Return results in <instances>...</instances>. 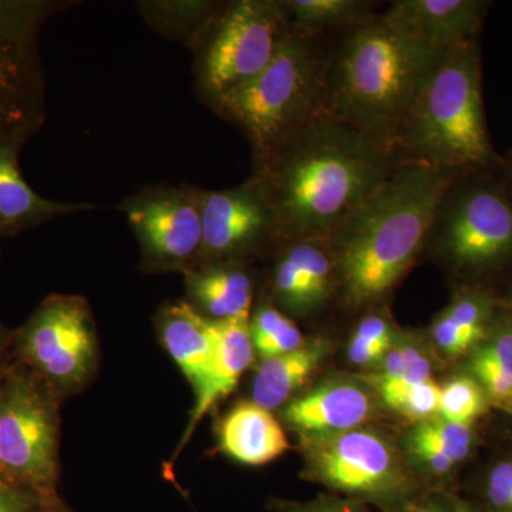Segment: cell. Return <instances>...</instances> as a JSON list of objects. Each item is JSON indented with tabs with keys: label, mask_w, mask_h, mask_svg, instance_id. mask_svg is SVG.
<instances>
[{
	"label": "cell",
	"mask_w": 512,
	"mask_h": 512,
	"mask_svg": "<svg viewBox=\"0 0 512 512\" xmlns=\"http://www.w3.org/2000/svg\"><path fill=\"white\" fill-rule=\"evenodd\" d=\"M249 332L255 353L261 359L295 352L306 343L298 326L272 305L256 309L249 318Z\"/></svg>",
	"instance_id": "cell-28"
},
{
	"label": "cell",
	"mask_w": 512,
	"mask_h": 512,
	"mask_svg": "<svg viewBox=\"0 0 512 512\" xmlns=\"http://www.w3.org/2000/svg\"><path fill=\"white\" fill-rule=\"evenodd\" d=\"M43 500L33 491L0 481V512H33Z\"/></svg>",
	"instance_id": "cell-34"
},
{
	"label": "cell",
	"mask_w": 512,
	"mask_h": 512,
	"mask_svg": "<svg viewBox=\"0 0 512 512\" xmlns=\"http://www.w3.org/2000/svg\"><path fill=\"white\" fill-rule=\"evenodd\" d=\"M468 372L490 406L512 414V316L493 320L487 338L470 353Z\"/></svg>",
	"instance_id": "cell-25"
},
{
	"label": "cell",
	"mask_w": 512,
	"mask_h": 512,
	"mask_svg": "<svg viewBox=\"0 0 512 512\" xmlns=\"http://www.w3.org/2000/svg\"><path fill=\"white\" fill-rule=\"evenodd\" d=\"M400 512H467V503L446 491H424Z\"/></svg>",
	"instance_id": "cell-33"
},
{
	"label": "cell",
	"mask_w": 512,
	"mask_h": 512,
	"mask_svg": "<svg viewBox=\"0 0 512 512\" xmlns=\"http://www.w3.org/2000/svg\"><path fill=\"white\" fill-rule=\"evenodd\" d=\"M488 400L474 377L457 376L441 386L439 417L473 426L487 412Z\"/></svg>",
	"instance_id": "cell-29"
},
{
	"label": "cell",
	"mask_w": 512,
	"mask_h": 512,
	"mask_svg": "<svg viewBox=\"0 0 512 512\" xmlns=\"http://www.w3.org/2000/svg\"><path fill=\"white\" fill-rule=\"evenodd\" d=\"M12 362V333L0 325V380Z\"/></svg>",
	"instance_id": "cell-36"
},
{
	"label": "cell",
	"mask_w": 512,
	"mask_h": 512,
	"mask_svg": "<svg viewBox=\"0 0 512 512\" xmlns=\"http://www.w3.org/2000/svg\"><path fill=\"white\" fill-rule=\"evenodd\" d=\"M396 150L404 160L454 175L494 160L476 40L441 52L404 117Z\"/></svg>",
	"instance_id": "cell-4"
},
{
	"label": "cell",
	"mask_w": 512,
	"mask_h": 512,
	"mask_svg": "<svg viewBox=\"0 0 512 512\" xmlns=\"http://www.w3.org/2000/svg\"><path fill=\"white\" fill-rule=\"evenodd\" d=\"M454 177L430 165L403 160L329 235L346 302L363 306L392 291L429 239Z\"/></svg>",
	"instance_id": "cell-2"
},
{
	"label": "cell",
	"mask_w": 512,
	"mask_h": 512,
	"mask_svg": "<svg viewBox=\"0 0 512 512\" xmlns=\"http://www.w3.org/2000/svg\"><path fill=\"white\" fill-rule=\"evenodd\" d=\"M269 511L272 512H369L365 503L338 495L320 494L309 501L269 498Z\"/></svg>",
	"instance_id": "cell-31"
},
{
	"label": "cell",
	"mask_w": 512,
	"mask_h": 512,
	"mask_svg": "<svg viewBox=\"0 0 512 512\" xmlns=\"http://www.w3.org/2000/svg\"><path fill=\"white\" fill-rule=\"evenodd\" d=\"M19 144L0 146V228L3 234L59 215L89 210L86 204H63L37 195L20 173Z\"/></svg>",
	"instance_id": "cell-21"
},
{
	"label": "cell",
	"mask_w": 512,
	"mask_h": 512,
	"mask_svg": "<svg viewBox=\"0 0 512 512\" xmlns=\"http://www.w3.org/2000/svg\"><path fill=\"white\" fill-rule=\"evenodd\" d=\"M12 359L60 399L82 392L99 366L100 352L89 303L82 296L52 295L12 332Z\"/></svg>",
	"instance_id": "cell-8"
},
{
	"label": "cell",
	"mask_w": 512,
	"mask_h": 512,
	"mask_svg": "<svg viewBox=\"0 0 512 512\" xmlns=\"http://www.w3.org/2000/svg\"><path fill=\"white\" fill-rule=\"evenodd\" d=\"M467 512H494V511L487 510V508L481 507V505L473 503V504H467Z\"/></svg>",
	"instance_id": "cell-38"
},
{
	"label": "cell",
	"mask_w": 512,
	"mask_h": 512,
	"mask_svg": "<svg viewBox=\"0 0 512 512\" xmlns=\"http://www.w3.org/2000/svg\"><path fill=\"white\" fill-rule=\"evenodd\" d=\"M127 215L143 245L144 258L156 268H181L200 256V197L161 191L133 202Z\"/></svg>",
	"instance_id": "cell-12"
},
{
	"label": "cell",
	"mask_w": 512,
	"mask_h": 512,
	"mask_svg": "<svg viewBox=\"0 0 512 512\" xmlns=\"http://www.w3.org/2000/svg\"><path fill=\"white\" fill-rule=\"evenodd\" d=\"M476 504L494 512H512V461H503L488 471Z\"/></svg>",
	"instance_id": "cell-30"
},
{
	"label": "cell",
	"mask_w": 512,
	"mask_h": 512,
	"mask_svg": "<svg viewBox=\"0 0 512 512\" xmlns=\"http://www.w3.org/2000/svg\"><path fill=\"white\" fill-rule=\"evenodd\" d=\"M494 303L478 291H461L431 326L434 346L450 359L470 355L493 325Z\"/></svg>",
	"instance_id": "cell-22"
},
{
	"label": "cell",
	"mask_w": 512,
	"mask_h": 512,
	"mask_svg": "<svg viewBox=\"0 0 512 512\" xmlns=\"http://www.w3.org/2000/svg\"><path fill=\"white\" fill-rule=\"evenodd\" d=\"M397 154L325 114L261 157L255 178L278 235L328 238L399 167Z\"/></svg>",
	"instance_id": "cell-1"
},
{
	"label": "cell",
	"mask_w": 512,
	"mask_h": 512,
	"mask_svg": "<svg viewBox=\"0 0 512 512\" xmlns=\"http://www.w3.org/2000/svg\"><path fill=\"white\" fill-rule=\"evenodd\" d=\"M200 205L202 258L239 255L278 234L274 212L256 178L234 190L205 192Z\"/></svg>",
	"instance_id": "cell-13"
},
{
	"label": "cell",
	"mask_w": 512,
	"mask_h": 512,
	"mask_svg": "<svg viewBox=\"0 0 512 512\" xmlns=\"http://www.w3.org/2000/svg\"><path fill=\"white\" fill-rule=\"evenodd\" d=\"M157 329L164 349L197 392L217 352V322L190 303L181 302L160 313Z\"/></svg>",
	"instance_id": "cell-18"
},
{
	"label": "cell",
	"mask_w": 512,
	"mask_h": 512,
	"mask_svg": "<svg viewBox=\"0 0 512 512\" xmlns=\"http://www.w3.org/2000/svg\"><path fill=\"white\" fill-rule=\"evenodd\" d=\"M328 72L329 62L313 32L293 26L264 72L218 103L264 157L306 124L329 114Z\"/></svg>",
	"instance_id": "cell-5"
},
{
	"label": "cell",
	"mask_w": 512,
	"mask_h": 512,
	"mask_svg": "<svg viewBox=\"0 0 512 512\" xmlns=\"http://www.w3.org/2000/svg\"><path fill=\"white\" fill-rule=\"evenodd\" d=\"M0 386H2V380H0ZM0 481H5V480H3L2 463H0ZM5 483H6V481H5Z\"/></svg>",
	"instance_id": "cell-39"
},
{
	"label": "cell",
	"mask_w": 512,
	"mask_h": 512,
	"mask_svg": "<svg viewBox=\"0 0 512 512\" xmlns=\"http://www.w3.org/2000/svg\"><path fill=\"white\" fill-rule=\"evenodd\" d=\"M218 329V346L207 377L195 392V404L187 430L181 437L180 446L168 466H173L185 444L212 407L234 392L242 375L254 360L255 349L249 332V319L215 320Z\"/></svg>",
	"instance_id": "cell-17"
},
{
	"label": "cell",
	"mask_w": 512,
	"mask_h": 512,
	"mask_svg": "<svg viewBox=\"0 0 512 512\" xmlns=\"http://www.w3.org/2000/svg\"><path fill=\"white\" fill-rule=\"evenodd\" d=\"M369 382L376 387L383 403L406 419L421 423L439 416L441 386L434 379L414 383L373 375Z\"/></svg>",
	"instance_id": "cell-26"
},
{
	"label": "cell",
	"mask_w": 512,
	"mask_h": 512,
	"mask_svg": "<svg viewBox=\"0 0 512 512\" xmlns=\"http://www.w3.org/2000/svg\"><path fill=\"white\" fill-rule=\"evenodd\" d=\"M42 6L0 2V146L19 144L39 110L35 32Z\"/></svg>",
	"instance_id": "cell-11"
},
{
	"label": "cell",
	"mask_w": 512,
	"mask_h": 512,
	"mask_svg": "<svg viewBox=\"0 0 512 512\" xmlns=\"http://www.w3.org/2000/svg\"><path fill=\"white\" fill-rule=\"evenodd\" d=\"M488 2L480 0H397L387 19L439 50L476 40Z\"/></svg>",
	"instance_id": "cell-16"
},
{
	"label": "cell",
	"mask_w": 512,
	"mask_h": 512,
	"mask_svg": "<svg viewBox=\"0 0 512 512\" xmlns=\"http://www.w3.org/2000/svg\"><path fill=\"white\" fill-rule=\"evenodd\" d=\"M397 332L390 320L380 313H372L357 323L352 338L363 340L367 343H379V345L392 346L396 340Z\"/></svg>",
	"instance_id": "cell-32"
},
{
	"label": "cell",
	"mask_w": 512,
	"mask_h": 512,
	"mask_svg": "<svg viewBox=\"0 0 512 512\" xmlns=\"http://www.w3.org/2000/svg\"><path fill=\"white\" fill-rule=\"evenodd\" d=\"M33 512H72L70 508L67 507V504L64 503L62 498L59 497V494L55 495V497L46 498L40 503L39 507L36 508Z\"/></svg>",
	"instance_id": "cell-37"
},
{
	"label": "cell",
	"mask_w": 512,
	"mask_h": 512,
	"mask_svg": "<svg viewBox=\"0 0 512 512\" xmlns=\"http://www.w3.org/2000/svg\"><path fill=\"white\" fill-rule=\"evenodd\" d=\"M373 412L375 400L365 384L336 377L285 404L282 417L302 439L363 427Z\"/></svg>",
	"instance_id": "cell-14"
},
{
	"label": "cell",
	"mask_w": 512,
	"mask_h": 512,
	"mask_svg": "<svg viewBox=\"0 0 512 512\" xmlns=\"http://www.w3.org/2000/svg\"><path fill=\"white\" fill-rule=\"evenodd\" d=\"M473 426L433 417L421 421L406 439L407 451L427 474L447 477L473 450Z\"/></svg>",
	"instance_id": "cell-24"
},
{
	"label": "cell",
	"mask_w": 512,
	"mask_h": 512,
	"mask_svg": "<svg viewBox=\"0 0 512 512\" xmlns=\"http://www.w3.org/2000/svg\"><path fill=\"white\" fill-rule=\"evenodd\" d=\"M220 447L247 466H264L291 448L281 423L254 402L239 403L221 421Z\"/></svg>",
	"instance_id": "cell-19"
},
{
	"label": "cell",
	"mask_w": 512,
	"mask_h": 512,
	"mask_svg": "<svg viewBox=\"0 0 512 512\" xmlns=\"http://www.w3.org/2000/svg\"><path fill=\"white\" fill-rule=\"evenodd\" d=\"M441 52L384 15L353 26L329 62V116L396 150L404 117Z\"/></svg>",
	"instance_id": "cell-3"
},
{
	"label": "cell",
	"mask_w": 512,
	"mask_h": 512,
	"mask_svg": "<svg viewBox=\"0 0 512 512\" xmlns=\"http://www.w3.org/2000/svg\"><path fill=\"white\" fill-rule=\"evenodd\" d=\"M451 188V187H450ZM447 194L441 201L430 235L451 265L484 271L512 255V204L490 185H476Z\"/></svg>",
	"instance_id": "cell-10"
},
{
	"label": "cell",
	"mask_w": 512,
	"mask_h": 512,
	"mask_svg": "<svg viewBox=\"0 0 512 512\" xmlns=\"http://www.w3.org/2000/svg\"><path fill=\"white\" fill-rule=\"evenodd\" d=\"M191 301L212 320L249 319L252 279L235 266L214 265L191 272L187 278Z\"/></svg>",
	"instance_id": "cell-23"
},
{
	"label": "cell",
	"mask_w": 512,
	"mask_h": 512,
	"mask_svg": "<svg viewBox=\"0 0 512 512\" xmlns=\"http://www.w3.org/2000/svg\"><path fill=\"white\" fill-rule=\"evenodd\" d=\"M330 349L329 340L318 336L306 340L295 352L262 359L254 377L252 402L269 412L291 402L293 394L301 390L325 362Z\"/></svg>",
	"instance_id": "cell-20"
},
{
	"label": "cell",
	"mask_w": 512,
	"mask_h": 512,
	"mask_svg": "<svg viewBox=\"0 0 512 512\" xmlns=\"http://www.w3.org/2000/svg\"><path fill=\"white\" fill-rule=\"evenodd\" d=\"M336 285L335 258L326 237L293 239L276 262V301L295 315L319 311Z\"/></svg>",
	"instance_id": "cell-15"
},
{
	"label": "cell",
	"mask_w": 512,
	"mask_h": 512,
	"mask_svg": "<svg viewBox=\"0 0 512 512\" xmlns=\"http://www.w3.org/2000/svg\"><path fill=\"white\" fill-rule=\"evenodd\" d=\"M62 402L12 359L0 386V463L6 483L43 498L59 494Z\"/></svg>",
	"instance_id": "cell-7"
},
{
	"label": "cell",
	"mask_w": 512,
	"mask_h": 512,
	"mask_svg": "<svg viewBox=\"0 0 512 512\" xmlns=\"http://www.w3.org/2000/svg\"><path fill=\"white\" fill-rule=\"evenodd\" d=\"M284 5L293 26L308 32L340 26L350 29L372 18L370 3L357 0H291Z\"/></svg>",
	"instance_id": "cell-27"
},
{
	"label": "cell",
	"mask_w": 512,
	"mask_h": 512,
	"mask_svg": "<svg viewBox=\"0 0 512 512\" xmlns=\"http://www.w3.org/2000/svg\"><path fill=\"white\" fill-rule=\"evenodd\" d=\"M392 346L367 343L363 340L350 338L348 359L352 365L359 367L379 366V363L382 362L383 357L386 356Z\"/></svg>",
	"instance_id": "cell-35"
},
{
	"label": "cell",
	"mask_w": 512,
	"mask_h": 512,
	"mask_svg": "<svg viewBox=\"0 0 512 512\" xmlns=\"http://www.w3.org/2000/svg\"><path fill=\"white\" fill-rule=\"evenodd\" d=\"M306 480L384 512H400L424 493L403 458L379 431L357 429L302 437Z\"/></svg>",
	"instance_id": "cell-6"
},
{
	"label": "cell",
	"mask_w": 512,
	"mask_h": 512,
	"mask_svg": "<svg viewBox=\"0 0 512 512\" xmlns=\"http://www.w3.org/2000/svg\"><path fill=\"white\" fill-rule=\"evenodd\" d=\"M292 28L284 3H235L205 53L202 76L208 92L220 101L254 80L272 62Z\"/></svg>",
	"instance_id": "cell-9"
},
{
	"label": "cell",
	"mask_w": 512,
	"mask_h": 512,
	"mask_svg": "<svg viewBox=\"0 0 512 512\" xmlns=\"http://www.w3.org/2000/svg\"><path fill=\"white\" fill-rule=\"evenodd\" d=\"M2 234H3V231H2V228H0V235H2Z\"/></svg>",
	"instance_id": "cell-40"
}]
</instances>
